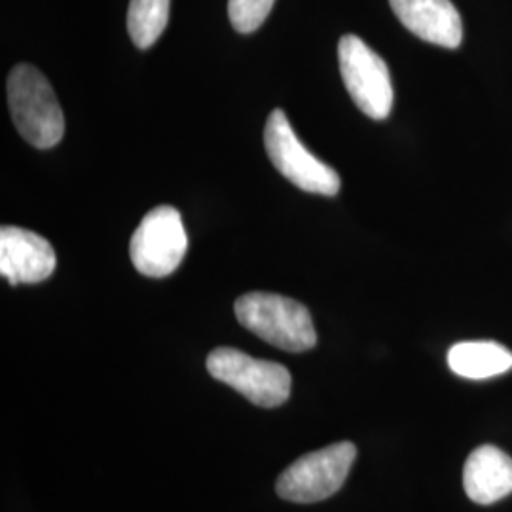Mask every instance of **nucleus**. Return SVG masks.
Returning <instances> with one entry per match:
<instances>
[{
    "instance_id": "13",
    "label": "nucleus",
    "mask_w": 512,
    "mask_h": 512,
    "mask_svg": "<svg viewBox=\"0 0 512 512\" xmlns=\"http://www.w3.org/2000/svg\"><path fill=\"white\" fill-rule=\"evenodd\" d=\"M275 0H228V16L232 27L249 35L256 31L274 8Z\"/></svg>"
},
{
    "instance_id": "12",
    "label": "nucleus",
    "mask_w": 512,
    "mask_h": 512,
    "mask_svg": "<svg viewBox=\"0 0 512 512\" xmlns=\"http://www.w3.org/2000/svg\"><path fill=\"white\" fill-rule=\"evenodd\" d=\"M171 0H131L128 31L133 44L141 50L150 48L167 27Z\"/></svg>"
},
{
    "instance_id": "4",
    "label": "nucleus",
    "mask_w": 512,
    "mask_h": 512,
    "mask_svg": "<svg viewBox=\"0 0 512 512\" xmlns=\"http://www.w3.org/2000/svg\"><path fill=\"white\" fill-rule=\"evenodd\" d=\"M209 374L222 384L234 387L247 401L275 408L291 395V372L279 363L255 359L234 348H219L207 357Z\"/></svg>"
},
{
    "instance_id": "11",
    "label": "nucleus",
    "mask_w": 512,
    "mask_h": 512,
    "mask_svg": "<svg viewBox=\"0 0 512 512\" xmlns=\"http://www.w3.org/2000/svg\"><path fill=\"white\" fill-rule=\"evenodd\" d=\"M448 366L467 380H488L512 370V353L497 342H459L448 351Z\"/></svg>"
},
{
    "instance_id": "9",
    "label": "nucleus",
    "mask_w": 512,
    "mask_h": 512,
    "mask_svg": "<svg viewBox=\"0 0 512 512\" xmlns=\"http://www.w3.org/2000/svg\"><path fill=\"white\" fill-rule=\"evenodd\" d=\"M404 27L425 42L456 50L463 40V23L450 0H389Z\"/></svg>"
},
{
    "instance_id": "3",
    "label": "nucleus",
    "mask_w": 512,
    "mask_h": 512,
    "mask_svg": "<svg viewBox=\"0 0 512 512\" xmlns=\"http://www.w3.org/2000/svg\"><path fill=\"white\" fill-rule=\"evenodd\" d=\"M264 145L275 169L300 190L321 196L340 192V175L302 145L283 110L275 109L270 114L264 128Z\"/></svg>"
},
{
    "instance_id": "1",
    "label": "nucleus",
    "mask_w": 512,
    "mask_h": 512,
    "mask_svg": "<svg viewBox=\"0 0 512 512\" xmlns=\"http://www.w3.org/2000/svg\"><path fill=\"white\" fill-rule=\"evenodd\" d=\"M234 310L245 329L275 348L302 353L317 344L310 311L293 298L272 293L243 294Z\"/></svg>"
},
{
    "instance_id": "10",
    "label": "nucleus",
    "mask_w": 512,
    "mask_h": 512,
    "mask_svg": "<svg viewBox=\"0 0 512 512\" xmlns=\"http://www.w3.org/2000/svg\"><path fill=\"white\" fill-rule=\"evenodd\" d=\"M463 488L471 501L492 505L512 494V459L492 444H484L465 461Z\"/></svg>"
},
{
    "instance_id": "5",
    "label": "nucleus",
    "mask_w": 512,
    "mask_h": 512,
    "mask_svg": "<svg viewBox=\"0 0 512 512\" xmlns=\"http://www.w3.org/2000/svg\"><path fill=\"white\" fill-rule=\"evenodd\" d=\"M357 458L353 442H336L323 450L296 459L277 478L279 497L293 503H317L336 494Z\"/></svg>"
},
{
    "instance_id": "7",
    "label": "nucleus",
    "mask_w": 512,
    "mask_h": 512,
    "mask_svg": "<svg viewBox=\"0 0 512 512\" xmlns=\"http://www.w3.org/2000/svg\"><path fill=\"white\" fill-rule=\"evenodd\" d=\"M340 74L353 103L372 120H385L393 109L391 74L384 59L355 35L340 38Z\"/></svg>"
},
{
    "instance_id": "8",
    "label": "nucleus",
    "mask_w": 512,
    "mask_h": 512,
    "mask_svg": "<svg viewBox=\"0 0 512 512\" xmlns=\"http://www.w3.org/2000/svg\"><path fill=\"white\" fill-rule=\"evenodd\" d=\"M54 247L48 239L18 226L0 230V274L10 285H35L55 272Z\"/></svg>"
},
{
    "instance_id": "6",
    "label": "nucleus",
    "mask_w": 512,
    "mask_h": 512,
    "mask_svg": "<svg viewBox=\"0 0 512 512\" xmlns=\"http://www.w3.org/2000/svg\"><path fill=\"white\" fill-rule=\"evenodd\" d=\"M188 236L181 213L171 205L154 207L141 220L129 243V256L139 274L167 277L183 262Z\"/></svg>"
},
{
    "instance_id": "2",
    "label": "nucleus",
    "mask_w": 512,
    "mask_h": 512,
    "mask_svg": "<svg viewBox=\"0 0 512 512\" xmlns=\"http://www.w3.org/2000/svg\"><path fill=\"white\" fill-rule=\"evenodd\" d=\"M8 105L19 135L33 147L52 148L63 139L65 118L46 76L18 65L8 76Z\"/></svg>"
}]
</instances>
